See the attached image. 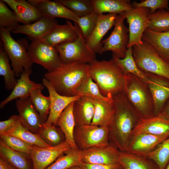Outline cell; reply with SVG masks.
<instances>
[{"mask_svg": "<svg viewBox=\"0 0 169 169\" xmlns=\"http://www.w3.org/2000/svg\"><path fill=\"white\" fill-rule=\"evenodd\" d=\"M81 169H124L119 162L110 164H91L82 162L79 166Z\"/></svg>", "mask_w": 169, "mask_h": 169, "instance_id": "47", "label": "cell"}, {"mask_svg": "<svg viewBox=\"0 0 169 169\" xmlns=\"http://www.w3.org/2000/svg\"><path fill=\"white\" fill-rule=\"evenodd\" d=\"M89 64L79 62L61 63L52 71L44 74V78L59 94L71 97L77 95V90L89 76Z\"/></svg>", "mask_w": 169, "mask_h": 169, "instance_id": "2", "label": "cell"}, {"mask_svg": "<svg viewBox=\"0 0 169 169\" xmlns=\"http://www.w3.org/2000/svg\"><path fill=\"white\" fill-rule=\"evenodd\" d=\"M71 148L66 141L55 146L41 147L34 146L30 155L33 169H45L59 156Z\"/></svg>", "mask_w": 169, "mask_h": 169, "instance_id": "12", "label": "cell"}, {"mask_svg": "<svg viewBox=\"0 0 169 169\" xmlns=\"http://www.w3.org/2000/svg\"><path fill=\"white\" fill-rule=\"evenodd\" d=\"M74 102L69 104L62 112L55 125L61 130L64 135L65 141L70 145L71 149L78 150L74 137L75 125L73 114Z\"/></svg>", "mask_w": 169, "mask_h": 169, "instance_id": "28", "label": "cell"}, {"mask_svg": "<svg viewBox=\"0 0 169 169\" xmlns=\"http://www.w3.org/2000/svg\"><path fill=\"white\" fill-rule=\"evenodd\" d=\"M141 133L169 136V119L160 114L147 118H141L135 128L132 136Z\"/></svg>", "mask_w": 169, "mask_h": 169, "instance_id": "24", "label": "cell"}, {"mask_svg": "<svg viewBox=\"0 0 169 169\" xmlns=\"http://www.w3.org/2000/svg\"><path fill=\"white\" fill-rule=\"evenodd\" d=\"M109 133V126L84 125L75 126L74 137L78 150L81 151L108 145Z\"/></svg>", "mask_w": 169, "mask_h": 169, "instance_id": "8", "label": "cell"}, {"mask_svg": "<svg viewBox=\"0 0 169 169\" xmlns=\"http://www.w3.org/2000/svg\"><path fill=\"white\" fill-rule=\"evenodd\" d=\"M79 18L94 11L91 0H57Z\"/></svg>", "mask_w": 169, "mask_h": 169, "instance_id": "41", "label": "cell"}, {"mask_svg": "<svg viewBox=\"0 0 169 169\" xmlns=\"http://www.w3.org/2000/svg\"><path fill=\"white\" fill-rule=\"evenodd\" d=\"M21 123L18 115H12L8 119L0 122V134L9 130Z\"/></svg>", "mask_w": 169, "mask_h": 169, "instance_id": "46", "label": "cell"}, {"mask_svg": "<svg viewBox=\"0 0 169 169\" xmlns=\"http://www.w3.org/2000/svg\"><path fill=\"white\" fill-rule=\"evenodd\" d=\"M90 99L95 107L91 124L102 127L109 126L114 113L113 98L108 101Z\"/></svg>", "mask_w": 169, "mask_h": 169, "instance_id": "30", "label": "cell"}, {"mask_svg": "<svg viewBox=\"0 0 169 169\" xmlns=\"http://www.w3.org/2000/svg\"><path fill=\"white\" fill-rule=\"evenodd\" d=\"M78 28L79 35L77 39L55 47L62 63L79 62L89 64L96 59V53L87 44L78 25Z\"/></svg>", "mask_w": 169, "mask_h": 169, "instance_id": "7", "label": "cell"}, {"mask_svg": "<svg viewBox=\"0 0 169 169\" xmlns=\"http://www.w3.org/2000/svg\"><path fill=\"white\" fill-rule=\"evenodd\" d=\"M165 169H169V162L167 164V165H166Z\"/></svg>", "mask_w": 169, "mask_h": 169, "instance_id": "51", "label": "cell"}, {"mask_svg": "<svg viewBox=\"0 0 169 169\" xmlns=\"http://www.w3.org/2000/svg\"><path fill=\"white\" fill-rule=\"evenodd\" d=\"M30 3L36 6L43 16L55 18H64L78 23L79 18L57 0H28Z\"/></svg>", "mask_w": 169, "mask_h": 169, "instance_id": "18", "label": "cell"}, {"mask_svg": "<svg viewBox=\"0 0 169 169\" xmlns=\"http://www.w3.org/2000/svg\"><path fill=\"white\" fill-rule=\"evenodd\" d=\"M117 14H100L97 24L85 41L88 46L96 53L99 54L102 47V39L114 25Z\"/></svg>", "mask_w": 169, "mask_h": 169, "instance_id": "21", "label": "cell"}, {"mask_svg": "<svg viewBox=\"0 0 169 169\" xmlns=\"http://www.w3.org/2000/svg\"><path fill=\"white\" fill-rule=\"evenodd\" d=\"M0 137V140L11 149L29 156L32 148L35 146L14 136L1 135Z\"/></svg>", "mask_w": 169, "mask_h": 169, "instance_id": "43", "label": "cell"}, {"mask_svg": "<svg viewBox=\"0 0 169 169\" xmlns=\"http://www.w3.org/2000/svg\"><path fill=\"white\" fill-rule=\"evenodd\" d=\"M132 47V53L138 67L145 73H150L169 79V63L162 59L149 44Z\"/></svg>", "mask_w": 169, "mask_h": 169, "instance_id": "5", "label": "cell"}, {"mask_svg": "<svg viewBox=\"0 0 169 169\" xmlns=\"http://www.w3.org/2000/svg\"><path fill=\"white\" fill-rule=\"evenodd\" d=\"M148 28L156 32L169 31V10L160 9L149 15Z\"/></svg>", "mask_w": 169, "mask_h": 169, "instance_id": "37", "label": "cell"}, {"mask_svg": "<svg viewBox=\"0 0 169 169\" xmlns=\"http://www.w3.org/2000/svg\"><path fill=\"white\" fill-rule=\"evenodd\" d=\"M169 136L156 135L146 133L133 135L126 151L144 156L154 150Z\"/></svg>", "mask_w": 169, "mask_h": 169, "instance_id": "17", "label": "cell"}, {"mask_svg": "<svg viewBox=\"0 0 169 169\" xmlns=\"http://www.w3.org/2000/svg\"><path fill=\"white\" fill-rule=\"evenodd\" d=\"M77 95L103 101H109L113 98L105 97L102 95L97 85L90 75L78 89Z\"/></svg>", "mask_w": 169, "mask_h": 169, "instance_id": "38", "label": "cell"}, {"mask_svg": "<svg viewBox=\"0 0 169 169\" xmlns=\"http://www.w3.org/2000/svg\"><path fill=\"white\" fill-rule=\"evenodd\" d=\"M169 1L167 0H144L139 3L134 1L132 3L133 8H145L150 10V14L158 10L165 9L169 10Z\"/></svg>", "mask_w": 169, "mask_h": 169, "instance_id": "45", "label": "cell"}, {"mask_svg": "<svg viewBox=\"0 0 169 169\" xmlns=\"http://www.w3.org/2000/svg\"><path fill=\"white\" fill-rule=\"evenodd\" d=\"M38 134L51 146H57L65 141L64 135L61 130L54 125H46L44 124Z\"/></svg>", "mask_w": 169, "mask_h": 169, "instance_id": "36", "label": "cell"}, {"mask_svg": "<svg viewBox=\"0 0 169 169\" xmlns=\"http://www.w3.org/2000/svg\"><path fill=\"white\" fill-rule=\"evenodd\" d=\"M88 72L103 96L113 98L124 92V74L112 59L108 61L95 59L89 64Z\"/></svg>", "mask_w": 169, "mask_h": 169, "instance_id": "3", "label": "cell"}, {"mask_svg": "<svg viewBox=\"0 0 169 169\" xmlns=\"http://www.w3.org/2000/svg\"><path fill=\"white\" fill-rule=\"evenodd\" d=\"M32 72L31 68L24 70L11 93L1 102V109L3 108L6 104L13 100L29 97L31 93L34 90L44 89L43 84L37 83L30 80V76Z\"/></svg>", "mask_w": 169, "mask_h": 169, "instance_id": "19", "label": "cell"}, {"mask_svg": "<svg viewBox=\"0 0 169 169\" xmlns=\"http://www.w3.org/2000/svg\"><path fill=\"white\" fill-rule=\"evenodd\" d=\"M95 107L89 98L82 96L74 102L73 114L75 126L91 124Z\"/></svg>", "mask_w": 169, "mask_h": 169, "instance_id": "27", "label": "cell"}, {"mask_svg": "<svg viewBox=\"0 0 169 169\" xmlns=\"http://www.w3.org/2000/svg\"><path fill=\"white\" fill-rule=\"evenodd\" d=\"M0 158L17 169H33L32 160L29 155L11 149L1 140Z\"/></svg>", "mask_w": 169, "mask_h": 169, "instance_id": "26", "label": "cell"}, {"mask_svg": "<svg viewBox=\"0 0 169 169\" xmlns=\"http://www.w3.org/2000/svg\"><path fill=\"white\" fill-rule=\"evenodd\" d=\"M112 59L120 68L124 74L126 73L133 74L148 84L149 80L146 73L140 69L135 61L132 53V48H127L124 58H119L113 54Z\"/></svg>", "mask_w": 169, "mask_h": 169, "instance_id": "32", "label": "cell"}, {"mask_svg": "<svg viewBox=\"0 0 169 169\" xmlns=\"http://www.w3.org/2000/svg\"><path fill=\"white\" fill-rule=\"evenodd\" d=\"M94 11L99 14L104 13L120 14L133 8L129 0H91Z\"/></svg>", "mask_w": 169, "mask_h": 169, "instance_id": "31", "label": "cell"}, {"mask_svg": "<svg viewBox=\"0 0 169 169\" xmlns=\"http://www.w3.org/2000/svg\"><path fill=\"white\" fill-rule=\"evenodd\" d=\"M124 75V92L141 118L145 119L155 115L153 100L147 84L133 74L126 73Z\"/></svg>", "mask_w": 169, "mask_h": 169, "instance_id": "4", "label": "cell"}, {"mask_svg": "<svg viewBox=\"0 0 169 169\" xmlns=\"http://www.w3.org/2000/svg\"><path fill=\"white\" fill-rule=\"evenodd\" d=\"M0 47V75L3 77L5 88L8 90H13L17 84V79L11 69L8 55L4 49L2 44Z\"/></svg>", "mask_w": 169, "mask_h": 169, "instance_id": "35", "label": "cell"}, {"mask_svg": "<svg viewBox=\"0 0 169 169\" xmlns=\"http://www.w3.org/2000/svg\"><path fill=\"white\" fill-rule=\"evenodd\" d=\"M118 162L124 169H159L156 163L147 157L126 151H120Z\"/></svg>", "mask_w": 169, "mask_h": 169, "instance_id": "29", "label": "cell"}, {"mask_svg": "<svg viewBox=\"0 0 169 169\" xmlns=\"http://www.w3.org/2000/svg\"><path fill=\"white\" fill-rule=\"evenodd\" d=\"M11 31L0 27V35L1 44L7 53L16 77L19 78L24 70L31 68L33 63L28 53V47L12 36Z\"/></svg>", "mask_w": 169, "mask_h": 169, "instance_id": "6", "label": "cell"}, {"mask_svg": "<svg viewBox=\"0 0 169 169\" xmlns=\"http://www.w3.org/2000/svg\"><path fill=\"white\" fill-rule=\"evenodd\" d=\"M15 13L19 23L28 24L39 19L43 16L36 6L25 0H3Z\"/></svg>", "mask_w": 169, "mask_h": 169, "instance_id": "23", "label": "cell"}, {"mask_svg": "<svg viewBox=\"0 0 169 169\" xmlns=\"http://www.w3.org/2000/svg\"><path fill=\"white\" fill-rule=\"evenodd\" d=\"M55 18L43 16L39 19L28 24H19L11 32L14 34H23L32 40L40 39L46 36L58 24Z\"/></svg>", "mask_w": 169, "mask_h": 169, "instance_id": "20", "label": "cell"}, {"mask_svg": "<svg viewBox=\"0 0 169 169\" xmlns=\"http://www.w3.org/2000/svg\"><path fill=\"white\" fill-rule=\"evenodd\" d=\"M142 40L150 44L164 60L169 63V31L156 32L147 28Z\"/></svg>", "mask_w": 169, "mask_h": 169, "instance_id": "25", "label": "cell"}, {"mask_svg": "<svg viewBox=\"0 0 169 169\" xmlns=\"http://www.w3.org/2000/svg\"><path fill=\"white\" fill-rule=\"evenodd\" d=\"M159 114L163 117L169 119V100L166 104L162 111Z\"/></svg>", "mask_w": 169, "mask_h": 169, "instance_id": "49", "label": "cell"}, {"mask_svg": "<svg viewBox=\"0 0 169 169\" xmlns=\"http://www.w3.org/2000/svg\"><path fill=\"white\" fill-rule=\"evenodd\" d=\"M16 137L33 145L41 147L50 146L38 134H35L24 126L21 123L3 133L0 134Z\"/></svg>", "mask_w": 169, "mask_h": 169, "instance_id": "33", "label": "cell"}, {"mask_svg": "<svg viewBox=\"0 0 169 169\" xmlns=\"http://www.w3.org/2000/svg\"><path fill=\"white\" fill-rule=\"evenodd\" d=\"M28 46V53L33 63L41 66L50 72L59 66L62 62L55 47L42 39L32 40Z\"/></svg>", "mask_w": 169, "mask_h": 169, "instance_id": "10", "label": "cell"}, {"mask_svg": "<svg viewBox=\"0 0 169 169\" xmlns=\"http://www.w3.org/2000/svg\"><path fill=\"white\" fill-rule=\"evenodd\" d=\"M68 169H81L79 166H72Z\"/></svg>", "mask_w": 169, "mask_h": 169, "instance_id": "50", "label": "cell"}, {"mask_svg": "<svg viewBox=\"0 0 169 169\" xmlns=\"http://www.w3.org/2000/svg\"><path fill=\"white\" fill-rule=\"evenodd\" d=\"M147 84L153 100L155 115H159L169 100V79L156 74L146 73Z\"/></svg>", "mask_w": 169, "mask_h": 169, "instance_id": "15", "label": "cell"}, {"mask_svg": "<svg viewBox=\"0 0 169 169\" xmlns=\"http://www.w3.org/2000/svg\"><path fill=\"white\" fill-rule=\"evenodd\" d=\"M125 19L123 13L117 15L113 30L107 38L101 42L99 54L110 51L119 58L125 57L129 41V29L124 24Z\"/></svg>", "mask_w": 169, "mask_h": 169, "instance_id": "9", "label": "cell"}, {"mask_svg": "<svg viewBox=\"0 0 169 169\" xmlns=\"http://www.w3.org/2000/svg\"><path fill=\"white\" fill-rule=\"evenodd\" d=\"M0 169H17L6 161L0 158Z\"/></svg>", "mask_w": 169, "mask_h": 169, "instance_id": "48", "label": "cell"}, {"mask_svg": "<svg viewBox=\"0 0 169 169\" xmlns=\"http://www.w3.org/2000/svg\"><path fill=\"white\" fill-rule=\"evenodd\" d=\"M16 106L21 124L32 132L38 134L46 121L37 110L30 97L17 99Z\"/></svg>", "mask_w": 169, "mask_h": 169, "instance_id": "13", "label": "cell"}, {"mask_svg": "<svg viewBox=\"0 0 169 169\" xmlns=\"http://www.w3.org/2000/svg\"><path fill=\"white\" fill-rule=\"evenodd\" d=\"M99 15L94 11L79 18L77 24L85 40L90 35L95 28Z\"/></svg>", "mask_w": 169, "mask_h": 169, "instance_id": "44", "label": "cell"}, {"mask_svg": "<svg viewBox=\"0 0 169 169\" xmlns=\"http://www.w3.org/2000/svg\"><path fill=\"white\" fill-rule=\"evenodd\" d=\"M82 162L80 151L71 149L59 156L45 169H68Z\"/></svg>", "mask_w": 169, "mask_h": 169, "instance_id": "34", "label": "cell"}, {"mask_svg": "<svg viewBox=\"0 0 169 169\" xmlns=\"http://www.w3.org/2000/svg\"><path fill=\"white\" fill-rule=\"evenodd\" d=\"M123 13L129 26L127 48L142 44V35L149 23L150 9L145 8H135Z\"/></svg>", "mask_w": 169, "mask_h": 169, "instance_id": "11", "label": "cell"}, {"mask_svg": "<svg viewBox=\"0 0 169 169\" xmlns=\"http://www.w3.org/2000/svg\"><path fill=\"white\" fill-rule=\"evenodd\" d=\"M19 24L14 12L9 8L3 0H0V27L12 31Z\"/></svg>", "mask_w": 169, "mask_h": 169, "instance_id": "42", "label": "cell"}, {"mask_svg": "<svg viewBox=\"0 0 169 169\" xmlns=\"http://www.w3.org/2000/svg\"><path fill=\"white\" fill-rule=\"evenodd\" d=\"M42 84L47 89L50 99V106L48 118L44 125H55L56 121L64 110L70 104L81 96H66L59 94L51 83L46 79H42Z\"/></svg>", "mask_w": 169, "mask_h": 169, "instance_id": "16", "label": "cell"}, {"mask_svg": "<svg viewBox=\"0 0 169 169\" xmlns=\"http://www.w3.org/2000/svg\"><path fill=\"white\" fill-rule=\"evenodd\" d=\"M80 151L83 162L101 164L118 162L120 151L110 142L106 146L94 147Z\"/></svg>", "mask_w": 169, "mask_h": 169, "instance_id": "14", "label": "cell"}, {"mask_svg": "<svg viewBox=\"0 0 169 169\" xmlns=\"http://www.w3.org/2000/svg\"><path fill=\"white\" fill-rule=\"evenodd\" d=\"M144 156L154 161L159 169H165L169 162V136L154 150Z\"/></svg>", "mask_w": 169, "mask_h": 169, "instance_id": "40", "label": "cell"}, {"mask_svg": "<svg viewBox=\"0 0 169 169\" xmlns=\"http://www.w3.org/2000/svg\"><path fill=\"white\" fill-rule=\"evenodd\" d=\"M43 89L38 88L34 90L31 93L29 97L37 110L46 121L49 112L50 99L49 96H46L42 94Z\"/></svg>", "mask_w": 169, "mask_h": 169, "instance_id": "39", "label": "cell"}, {"mask_svg": "<svg viewBox=\"0 0 169 169\" xmlns=\"http://www.w3.org/2000/svg\"><path fill=\"white\" fill-rule=\"evenodd\" d=\"M74 23L73 25L67 20L66 24H58L41 39L54 47L63 43L73 41L78 38L79 35L77 24Z\"/></svg>", "mask_w": 169, "mask_h": 169, "instance_id": "22", "label": "cell"}, {"mask_svg": "<svg viewBox=\"0 0 169 169\" xmlns=\"http://www.w3.org/2000/svg\"><path fill=\"white\" fill-rule=\"evenodd\" d=\"M114 113L109 126L110 143L120 151H126L133 131L141 118L128 101L124 92L113 97Z\"/></svg>", "mask_w": 169, "mask_h": 169, "instance_id": "1", "label": "cell"}]
</instances>
